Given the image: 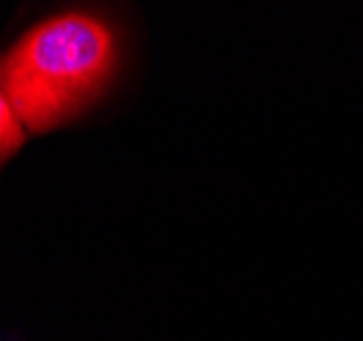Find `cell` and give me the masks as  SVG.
Returning a JSON list of instances; mask_svg holds the SVG:
<instances>
[{
    "label": "cell",
    "mask_w": 363,
    "mask_h": 341,
    "mask_svg": "<svg viewBox=\"0 0 363 341\" xmlns=\"http://www.w3.org/2000/svg\"><path fill=\"white\" fill-rule=\"evenodd\" d=\"M118 33L91 11H63L28 30L0 57V90L30 131L74 121L118 72Z\"/></svg>",
    "instance_id": "1"
},
{
    "label": "cell",
    "mask_w": 363,
    "mask_h": 341,
    "mask_svg": "<svg viewBox=\"0 0 363 341\" xmlns=\"http://www.w3.org/2000/svg\"><path fill=\"white\" fill-rule=\"evenodd\" d=\"M25 142V131H22V121L11 107V101L6 99V93L0 90V162L9 159L14 150H19Z\"/></svg>",
    "instance_id": "2"
}]
</instances>
